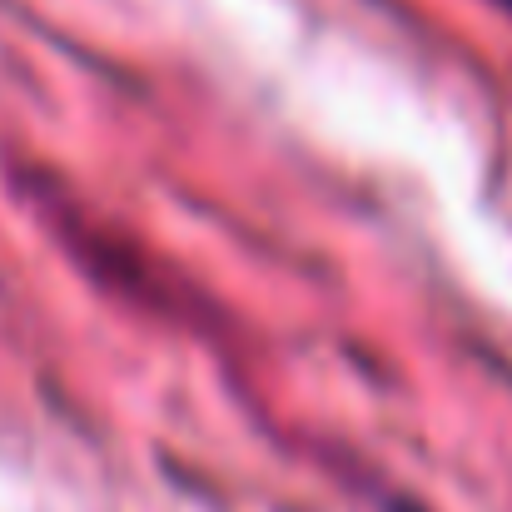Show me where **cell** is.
<instances>
[{"instance_id":"1","label":"cell","mask_w":512,"mask_h":512,"mask_svg":"<svg viewBox=\"0 0 512 512\" xmlns=\"http://www.w3.org/2000/svg\"><path fill=\"white\" fill-rule=\"evenodd\" d=\"M493 5H498V10H503V15L512 20V0H493Z\"/></svg>"}]
</instances>
